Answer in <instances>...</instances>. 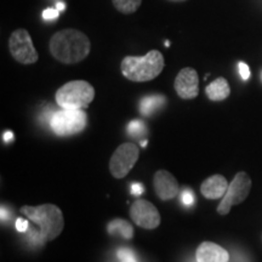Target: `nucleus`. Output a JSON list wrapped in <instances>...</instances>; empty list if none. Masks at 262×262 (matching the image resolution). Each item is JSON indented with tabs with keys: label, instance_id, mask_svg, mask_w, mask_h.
Returning a JSON list of instances; mask_svg holds the SVG:
<instances>
[{
	"label": "nucleus",
	"instance_id": "0eeeda50",
	"mask_svg": "<svg viewBox=\"0 0 262 262\" xmlns=\"http://www.w3.org/2000/svg\"><path fill=\"white\" fill-rule=\"evenodd\" d=\"M140 157V148L135 143L125 142L114 150L110 160V171L113 178H125Z\"/></svg>",
	"mask_w": 262,
	"mask_h": 262
},
{
	"label": "nucleus",
	"instance_id": "f3484780",
	"mask_svg": "<svg viewBox=\"0 0 262 262\" xmlns=\"http://www.w3.org/2000/svg\"><path fill=\"white\" fill-rule=\"evenodd\" d=\"M114 8L124 15H130L136 12L142 4V0H112Z\"/></svg>",
	"mask_w": 262,
	"mask_h": 262
},
{
	"label": "nucleus",
	"instance_id": "bb28decb",
	"mask_svg": "<svg viewBox=\"0 0 262 262\" xmlns=\"http://www.w3.org/2000/svg\"><path fill=\"white\" fill-rule=\"evenodd\" d=\"M56 9H57L58 11H60V12H62V11H64V9H66V5L63 4V3H57V5H56Z\"/></svg>",
	"mask_w": 262,
	"mask_h": 262
},
{
	"label": "nucleus",
	"instance_id": "2eb2a0df",
	"mask_svg": "<svg viewBox=\"0 0 262 262\" xmlns=\"http://www.w3.org/2000/svg\"><path fill=\"white\" fill-rule=\"evenodd\" d=\"M166 98L163 95H149L140 101V112L142 116L149 117L165 104Z\"/></svg>",
	"mask_w": 262,
	"mask_h": 262
},
{
	"label": "nucleus",
	"instance_id": "9d476101",
	"mask_svg": "<svg viewBox=\"0 0 262 262\" xmlns=\"http://www.w3.org/2000/svg\"><path fill=\"white\" fill-rule=\"evenodd\" d=\"M176 94L182 100H192L199 94V77L194 68H182L176 75L173 83Z\"/></svg>",
	"mask_w": 262,
	"mask_h": 262
},
{
	"label": "nucleus",
	"instance_id": "ddd939ff",
	"mask_svg": "<svg viewBox=\"0 0 262 262\" xmlns=\"http://www.w3.org/2000/svg\"><path fill=\"white\" fill-rule=\"evenodd\" d=\"M228 186L229 185L225 176L212 175L203 181L201 192L206 199L224 198L228 189Z\"/></svg>",
	"mask_w": 262,
	"mask_h": 262
},
{
	"label": "nucleus",
	"instance_id": "f03ea898",
	"mask_svg": "<svg viewBox=\"0 0 262 262\" xmlns=\"http://www.w3.org/2000/svg\"><path fill=\"white\" fill-rule=\"evenodd\" d=\"M164 56L158 50H150L145 56H126L120 63V70L126 79L143 83L156 79L164 70Z\"/></svg>",
	"mask_w": 262,
	"mask_h": 262
},
{
	"label": "nucleus",
	"instance_id": "6ab92c4d",
	"mask_svg": "<svg viewBox=\"0 0 262 262\" xmlns=\"http://www.w3.org/2000/svg\"><path fill=\"white\" fill-rule=\"evenodd\" d=\"M117 255H118V258H119L122 262H137L135 254H134L130 249H126V248L119 249Z\"/></svg>",
	"mask_w": 262,
	"mask_h": 262
},
{
	"label": "nucleus",
	"instance_id": "a211bd4d",
	"mask_svg": "<svg viewBox=\"0 0 262 262\" xmlns=\"http://www.w3.org/2000/svg\"><path fill=\"white\" fill-rule=\"evenodd\" d=\"M145 123L139 119L133 120V122H130L129 125H127V133L133 136H141L145 133Z\"/></svg>",
	"mask_w": 262,
	"mask_h": 262
},
{
	"label": "nucleus",
	"instance_id": "f8f14e48",
	"mask_svg": "<svg viewBox=\"0 0 262 262\" xmlns=\"http://www.w3.org/2000/svg\"><path fill=\"white\" fill-rule=\"evenodd\" d=\"M196 262H228L229 254L227 250L220 245L211 243V242H204L196 248L195 251Z\"/></svg>",
	"mask_w": 262,
	"mask_h": 262
},
{
	"label": "nucleus",
	"instance_id": "7ed1b4c3",
	"mask_svg": "<svg viewBox=\"0 0 262 262\" xmlns=\"http://www.w3.org/2000/svg\"><path fill=\"white\" fill-rule=\"evenodd\" d=\"M21 214L39 226L41 241L50 242L62 233L64 227V219L61 209L54 204H42L38 206L25 205L21 208Z\"/></svg>",
	"mask_w": 262,
	"mask_h": 262
},
{
	"label": "nucleus",
	"instance_id": "cd10ccee",
	"mask_svg": "<svg viewBox=\"0 0 262 262\" xmlns=\"http://www.w3.org/2000/svg\"><path fill=\"white\" fill-rule=\"evenodd\" d=\"M147 145V140H143L142 142H141V147H145Z\"/></svg>",
	"mask_w": 262,
	"mask_h": 262
},
{
	"label": "nucleus",
	"instance_id": "f257e3e1",
	"mask_svg": "<svg viewBox=\"0 0 262 262\" xmlns=\"http://www.w3.org/2000/svg\"><path fill=\"white\" fill-rule=\"evenodd\" d=\"M50 54L64 64H74L88 57L91 42L88 35L78 29L67 28L58 31L50 39Z\"/></svg>",
	"mask_w": 262,
	"mask_h": 262
},
{
	"label": "nucleus",
	"instance_id": "4468645a",
	"mask_svg": "<svg viewBox=\"0 0 262 262\" xmlns=\"http://www.w3.org/2000/svg\"><path fill=\"white\" fill-rule=\"evenodd\" d=\"M205 94L211 101H224L231 94V88L228 81L220 77L205 88Z\"/></svg>",
	"mask_w": 262,
	"mask_h": 262
},
{
	"label": "nucleus",
	"instance_id": "dca6fc26",
	"mask_svg": "<svg viewBox=\"0 0 262 262\" xmlns=\"http://www.w3.org/2000/svg\"><path fill=\"white\" fill-rule=\"evenodd\" d=\"M107 231L110 234H119L125 239H131L134 237V228L129 222L122 219H116L108 224Z\"/></svg>",
	"mask_w": 262,
	"mask_h": 262
},
{
	"label": "nucleus",
	"instance_id": "5701e85b",
	"mask_svg": "<svg viewBox=\"0 0 262 262\" xmlns=\"http://www.w3.org/2000/svg\"><path fill=\"white\" fill-rule=\"evenodd\" d=\"M15 226H16V229H17L18 232H21V233H25V232L28 231V228H29L28 221L25 220V219H22V217H18L17 220H16Z\"/></svg>",
	"mask_w": 262,
	"mask_h": 262
},
{
	"label": "nucleus",
	"instance_id": "c85d7f7f",
	"mask_svg": "<svg viewBox=\"0 0 262 262\" xmlns=\"http://www.w3.org/2000/svg\"><path fill=\"white\" fill-rule=\"evenodd\" d=\"M170 2H173V3H181V2H186V0H170Z\"/></svg>",
	"mask_w": 262,
	"mask_h": 262
},
{
	"label": "nucleus",
	"instance_id": "aec40b11",
	"mask_svg": "<svg viewBox=\"0 0 262 262\" xmlns=\"http://www.w3.org/2000/svg\"><path fill=\"white\" fill-rule=\"evenodd\" d=\"M181 203L185 206H192L193 203H194V194L191 189L185 188L181 192Z\"/></svg>",
	"mask_w": 262,
	"mask_h": 262
},
{
	"label": "nucleus",
	"instance_id": "1a4fd4ad",
	"mask_svg": "<svg viewBox=\"0 0 262 262\" xmlns=\"http://www.w3.org/2000/svg\"><path fill=\"white\" fill-rule=\"evenodd\" d=\"M131 220L141 228L155 229L162 222L158 209L145 199H137L130 208Z\"/></svg>",
	"mask_w": 262,
	"mask_h": 262
},
{
	"label": "nucleus",
	"instance_id": "412c9836",
	"mask_svg": "<svg viewBox=\"0 0 262 262\" xmlns=\"http://www.w3.org/2000/svg\"><path fill=\"white\" fill-rule=\"evenodd\" d=\"M238 68H239V74H241L242 79L248 80L249 78H250V68H249V66L247 63H244V62H239Z\"/></svg>",
	"mask_w": 262,
	"mask_h": 262
},
{
	"label": "nucleus",
	"instance_id": "b1692460",
	"mask_svg": "<svg viewBox=\"0 0 262 262\" xmlns=\"http://www.w3.org/2000/svg\"><path fill=\"white\" fill-rule=\"evenodd\" d=\"M145 191V188H143V185L142 183H137V182H134L130 185V192L133 195H136L139 196L143 193Z\"/></svg>",
	"mask_w": 262,
	"mask_h": 262
},
{
	"label": "nucleus",
	"instance_id": "39448f33",
	"mask_svg": "<svg viewBox=\"0 0 262 262\" xmlns=\"http://www.w3.org/2000/svg\"><path fill=\"white\" fill-rule=\"evenodd\" d=\"M52 133L57 136H71L79 134L88 124V116L83 110L61 108L52 113L50 119Z\"/></svg>",
	"mask_w": 262,
	"mask_h": 262
},
{
	"label": "nucleus",
	"instance_id": "6e6552de",
	"mask_svg": "<svg viewBox=\"0 0 262 262\" xmlns=\"http://www.w3.org/2000/svg\"><path fill=\"white\" fill-rule=\"evenodd\" d=\"M9 50L15 61L22 64H33L38 61V52L29 33L24 28L12 32L9 39Z\"/></svg>",
	"mask_w": 262,
	"mask_h": 262
},
{
	"label": "nucleus",
	"instance_id": "20e7f679",
	"mask_svg": "<svg viewBox=\"0 0 262 262\" xmlns=\"http://www.w3.org/2000/svg\"><path fill=\"white\" fill-rule=\"evenodd\" d=\"M56 103L67 110H85L95 98V89L85 80H72L56 91Z\"/></svg>",
	"mask_w": 262,
	"mask_h": 262
},
{
	"label": "nucleus",
	"instance_id": "9b49d317",
	"mask_svg": "<svg viewBox=\"0 0 262 262\" xmlns=\"http://www.w3.org/2000/svg\"><path fill=\"white\" fill-rule=\"evenodd\" d=\"M153 186H155L157 196L164 202L173 199L180 193L178 180L173 178L172 173L166 171V170H159L155 173Z\"/></svg>",
	"mask_w": 262,
	"mask_h": 262
},
{
	"label": "nucleus",
	"instance_id": "393cba45",
	"mask_svg": "<svg viewBox=\"0 0 262 262\" xmlns=\"http://www.w3.org/2000/svg\"><path fill=\"white\" fill-rule=\"evenodd\" d=\"M3 137H4V142H10V141L14 140V134L11 131H5Z\"/></svg>",
	"mask_w": 262,
	"mask_h": 262
},
{
	"label": "nucleus",
	"instance_id": "423d86ee",
	"mask_svg": "<svg viewBox=\"0 0 262 262\" xmlns=\"http://www.w3.org/2000/svg\"><path fill=\"white\" fill-rule=\"evenodd\" d=\"M251 189V179L247 172H238L229 183L227 192L220 204L217 206V212L222 216L227 215L231 211L232 206L241 204L247 199Z\"/></svg>",
	"mask_w": 262,
	"mask_h": 262
},
{
	"label": "nucleus",
	"instance_id": "4be33fe9",
	"mask_svg": "<svg viewBox=\"0 0 262 262\" xmlns=\"http://www.w3.org/2000/svg\"><path fill=\"white\" fill-rule=\"evenodd\" d=\"M58 15H60V11L56 8H49L45 10L44 12H42V17L45 19H54V18H57Z\"/></svg>",
	"mask_w": 262,
	"mask_h": 262
},
{
	"label": "nucleus",
	"instance_id": "a878e982",
	"mask_svg": "<svg viewBox=\"0 0 262 262\" xmlns=\"http://www.w3.org/2000/svg\"><path fill=\"white\" fill-rule=\"evenodd\" d=\"M9 217H10V216H9L8 210H6V208H4V206H2V221L8 220Z\"/></svg>",
	"mask_w": 262,
	"mask_h": 262
}]
</instances>
